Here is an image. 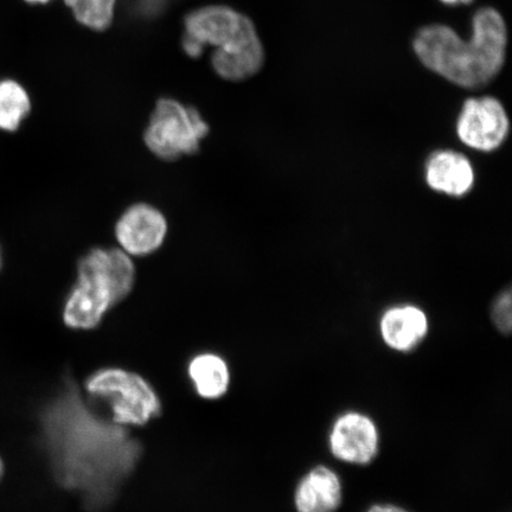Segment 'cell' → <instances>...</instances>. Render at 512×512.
I'll return each mask as SVG.
<instances>
[{
	"instance_id": "cell-1",
	"label": "cell",
	"mask_w": 512,
	"mask_h": 512,
	"mask_svg": "<svg viewBox=\"0 0 512 512\" xmlns=\"http://www.w3.org/2000/svg\"><path fill=\"white\" fill-rule=\"evenodd\" d=\"M41 435L56 482L92 510L107 507L131 476L142 446L82 398L72 381L43 407Z\"/></svg>"
},
{
	"instance_id": "cell-2",
	"label": "cell",
	"mask_w": 512,
	"mask_h": 512,
	"mask_svg": "<svg viewBox=\"0 0 512 512\" xmlns=\"http://www.w3.org/2000/svg\"><path fill=\"white\" fill-rule=\"evenodd\" d=\"M507 47V23L494 8L476 12L469 40L445 24L427 25L413 40L414 53L427 69L464 89L494 81L504 67Z\"/></svg>"
},
{
	"instance_id": "cell-3",
	"label": "cell",
	"mask_w": 512,
	"mask_h": 512,
	"mask_svg": "<svg viewBox=\"0 0 512 512\" xmlns=\"http://www.w3.org/2000/svg\"><path fill=\"white\" fill-rule=\"evenodd\" d=\"M182 47L190 57H200L213 48L215 72L233 82L252 78L265 63V49L255 25L229 6L210 5L190 12L184 21Z\"/></svg>"
},
{
	"instance_id": "cell-4",
	"label": "cell",
	"mask_w": 512,
	"mask_h": 512,
	"mask_svg": "<svg viewBox=\"0 0 512 512\" xmlns=\"http://www.w3.org/2000/svg\"><path fill=\"white\" fill-rule=\"evenodd\" d=\"M78 274L62 312L67 328L78 331L98 328L136 283V267L121 248L92 249L79 261Z\"/></svg>"
},
{
	"instance_id": "cell-5",
	"label": "cell",
	"mask_w": 512,
	"mask_h": 512,
	"mask_svg": "<svg viewBox=\"0 0 512 512\" xmlns=\"http://www.w3.org/2000/svg\"><path fill=\"white\" fill-rule=\"evenodd\" d=\"M85 392L95 408L105 409L113 424L143 427L162 414V401L152 384L134 371L118 367L95 370L87 377Z\"/></svg>"
},
{
	"instance_id": "cell-6",
	"label": "cell",
	"mask_w": 512,
	"mask_h": 512,
	"mask_svg": "<svg viewBox=\"0 0 512 512\" xmlns=\"http://www.w3.org/2000/svg\"><path fill=\"white\" fill-rule=\"evenodd\" d=\"M209 134V126L194 107L174 99H160L144 133V142L153 155L166 162L195 155Z\"/></svg>"
},
{
	"instance_id": "cell-7",
	"label": "cell",
	"mask_w": 512,
	"mask_h": 512,
	"mask_svg": "<svg viewBox=\"0 0 512 512\" xmlns=\"http://www.w3.org/2000/svg\"><path fill=\"white\" fill-rule=\"evenodd\" d=\"M328 448L338 462L369 466L381 452L380 427L373 416L349 409L336 416L328 433Z\"/></svg>"
},
{
	"instance_id": "cell-8",
	"label": "cell",
	"mask_w": 512,
	"mask_h": 512,
	"mask_svg": "<svg viewBox=\"0 0 512 512\" xmlns=\"http://www.w3.org/2000/svg\"><path fill=\"white\" fill-rule=\"evenodd\" d=\"M510 131L507 111L494 96L464 102L457 120V134L473 150L492 152L503 145Z\"/></svg>"
},
{
	"instance_id": "cell-9",
	"label": "cell",
	"mask_w": 512,
	"mask_h": 512,
	"mask_svg": "<svg viewBox=\"0 0 512 512\" xmlns=\"http://www.w3.org/2000/svg\"><path fill=\"white\" fill-rule=\"evenodd\" d=\"M168 222L160 211L146 203L134 204L121 215L115 236L120 248L130 256H146L162 247Z\"/></svg>"
},
{
	"instance_id": "cell-10",
	"label": "cell",
	"mask_w": 512,
	"mask_h": 512,
	"mask_svg": "<svg viewBox=\"0 0 512 512\" xmlns=\"http://www.w3.org/2000/svg\"><path fill=\"white\" fill-rule=\"evenodd\" d=\"M379 329L382 342L389 350L409 355L425 343L430 334V320L419 306L396 305L383 312Z\"/></svg>"
},
{
	"instance_id": "cell-11",
	"label": "cell",
	"mask_w": 512,
	"mask_h": 512,
	"mask_svg": "<svg viewBox=\"0 0 512 512\" xmlns=\"http://www.w3.org/2000/svg\"><path fill=\"white\" fill-rule=\"evenodd\" d=\"M293 503L296 512H337L344 503L341 476L328 465L312 466L298 480Z\"/></svg>"
},
{
	"instance_id": "cell-12",
	"label": "cell",
	"mask_w": 512,
	"mask_h": 512,
	"mask_svg": "<svg viewBox=\"0 0 512 512\" xmlns=\"http://www.w3.org/2000/svg\"><path fill=\"white\" fill-rule=\"evenodd\" d=\"M426 182L434 191L463 197L475 184V170L462 153L437 151L427 160Z\"/></svg>"
},
{
	"instance_id": "cell-13",
	"label": "cell",
	"mask_w": 512,
	"mask_h": 512,
	"mask_svg": "<svg viewBox=\"0 0 512 512\" xmlns=\"http://www.w3.org/2000/svg\"><path fill=\"white\" fill-rule=\"evenodd\" d=\"M188 379L197 396L203 400H220L232 383V371L226 358L213 351H204L190 358Z\"/></svg>"
},
{
	"instance_id": "cell-14",
	"label": "cell",
	"mask_w": 512,
	"mask_h": 512,
	"mask_svg": "<svg viewBox=\"0 0 512 512\" xmlns=\"http://www.w3.org/2000/svg\"><path fill=\"white\" fill-rule=\"evenodd\" d=\"M30 95L16 80H0V131L15 133L31 112Z\"/></svg>"
},
{
	"instance_id": "cell-15",
	"label": "cell",
	"mask_w": 512,
	"mask_h": 512,
	"mask_svg": "<svg viewBox=\"0 0 512 512\" xmlns=\"http://www.w3.org/2000/svg\"><path fill=\"white\" fill-rule=\"evenodd\" d=\"M76 21L85 27L104 31L111 27L117 0H64Z\"/></svg>"
},
{
	"instance_id": "cell-16",
	"label": "cell",
	"mask_w": 512,
	"mask_h": 512,
	"mask_svg": "<svg viewBox=\"0 0 512 512\" xmlns=\"http://www.w3.org/2000/svg\"><path fill=\"white\" fill-rule=\"evenodd\" d=\"M512 293L510 288L499 293L492 303L490 317L499 334L509 336L512 329Z\"/></svg>"
},
{
	"instance_id": "cell-17",
	"label": "cell",
	"mask_w": 512,
	"mask_h": 512,
	"mask_svg": "<svg viewBox=\"0 0 512 512\" xmlns=\"http://www.w3.org/2000/svg\"><path fill=\"white\" fill-rule=\"evenodd\" d=\"M364 512H411L406 508L401 507L399 504L394 503H376Z\"/></svg>"
},
{
	"instance_id": "cell-18",
	"label": "cell",
	"mask_w": 512,
	"mask_h": 512,
	"mask_svg": "<svg viewBox=\"0 0 512 512\" xmlns=\"http://www.w3.org/2000/svg\"><path fill=\"white\" fill-rule=\"evenodd\" d=\"M441 3L450 6L471 4L473 0H440Z\"/></svg>"
},
{
	"instance_id": "cell-19",
	"label": "cell",
	"mask_w": 512,
	"mask_h": 512,
	"mask_svg": "<svg viewBox=\"0 0 512 512\" xmlns=\"http://www.w3.org/2000/svg\"><path fill=\"white\" fill-rule=\"evenodd\" d=\"M24 2L31 5H43L48 4L51 0H24Z\"/></svg>"
},
{
	"instance_id": "cell-20",
	"label": "cell",
	"mask_w": 512,
	"mask_h": 512,
	"mask_svg": "<svg viewBox=\"0 0 512 512\" xmlns=\"http://www.w3.org/2000/svg\"><path fill=\"white\" fill-rule=\"evenodd\" d=\"M3 473H4V463H3L2 458H0V478H2Z\"/></svg>"
},
{
	"instance_id": "cell-21",
	"label": "cell",
	"mask_w": 512,
	"mask_h": 512,
	"mask_svg": "<svg viewBox=\"0 0 512 512\" xmlns=\"http://www.w3.org/2000/svg\"><path fill=\"white\" fill-rule=\"evenodd\" d=\"M0 268H2V251H0Z\"/></svg>"
}]
</instances>
